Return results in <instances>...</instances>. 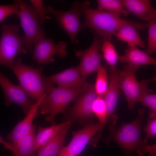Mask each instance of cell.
<instances>
[{
	"label": "cell",
	"instance_id": "obj_1",
	"mask_svg": "<svg viewBox=\"0 0 156 156\" xmlns=\"http://www.w3.org/2000/svg\"><path fill=\"white\" fill-rule=\"evenodd\" d=\"M90 4L88 1L81 3V11L85 17L82 27L91 29L98 37L99 41H111L112 36H115L118 29L125 25H131L142 31L147 27V23L122 19L120 15L93 9Z\"/></svg>",
	"mask_w": 156,
	"mask_h": 156
},
{
	"label": "cell",
	"instance_id": "obj_2",
	"mask_svg": "<svg viewBox=\"0 0 156 156\" xmlns=\"http://www.w3.org/2000/svg\"><path fill=\"white\" fill-rule=\"evenodd\" d=\"M145 112L144 108L140 109L138 116L129 123H123L117 128L116 125L110 124V133L106 139L105 142L110 141L116 143L124 152L125 156H133L135 151H138L145 144L141 137V127Z\"/></svg>",
	"mask_w": 156,
	"mask_h": 156
},
{
	"label": "cell",
	"instance_id": "obj_3",
	"mask_svg": "<svg viewBox=\"0 0 156 156\" xmlns=\"http://www.w3.org/2000/svg\"><path fill=\"white\" fill-rule=\"evenodd\" d=\"M10 68L18 79L19 85L27 95L36 101L43 99L49 112L48 96L43 82V66L34 68L26 65L19 57L16 59Z\"/></svg>",
	"mask_w": 156,
	"mask_h": 156
},
{
	"label": "cell",
	"instance_id": "obj_4",
	"mask_svg": "<svg viewBox=\"0 0 156 156\" xmlns=\"http://www.w3.org/2000/svg\"><path fill=\"white\" fill-rule=\"evenodd\" d=\"M43 84L48 96L49 111L45 120L53 125L56 115L66 111L68 104L80 94L91 88L93 85L86 81L78 89L55 87L50 82L43 80Z\"/></svg>",
	"mask_w": 156,
	"mask_h": 156
},
{
	"label": "cell",
	"instance_id": "obj_5",
	"mask_svg": "<svg viewBox=\"0 0 156 156\" xmlns=\"http://www.w3.org/2000/svg\"><path fill=\"white\" fill-rule=\"evenodd\" d=\"M16 24L3 23L0 38V63L10 68L14 62L18 54L29 53L26 46L25 35L18 34Z\"/></svg>",
	"mask_w": 156,
	"mask_h": 156
},
{
	"label": "cell",
	"instance_id": "obj_6",
	"mask_svg": "<svg viewBox=\"0 0 156 156\" xmlns=\"http://www.w3.org/2000/svg\"><path fill=\"white\" fill-rule=\"evenodd\" d=\"M139 68L126 64L121 70L119 78V88L125 96L128 108L133 112L135 105L141 96L153 91L148 88V83L146 80L139 82L136 79L135 73Z\"/></svg>",
	"mask_w": 156,
	"mask_h": 156
},
{
	"label": "cell",
	"instance_id": "obj_7",
	"mask_svg": "<svg viewBox=\"0 0 156 156\" xmlns=\"http://www.w3.org/2000/svg\"><path fill=\"white\" fill-rule=\"evenodd\" d=\"M21 8L18 18L25 38L26 46L29 53L32 55L33 45L40 38L45 36L40 19L32 5L18 0Z\"/></svg>",
	"mask_w": 156,
	"mask_h": 156
},
{
	"label": "cell",
	"instance_id": "obj_8",
	"mask_svg": "<svg viewBox=\"0 0 156 156\" xmlns=\"http://www.w3.org/2000/svg\"><path fill=\"white\" fill-rule=\"evenodd\" d=\"M81 3L76 1L70 10L65 11L56 10L50 6L46 7L47 14H51L54 16L60 27L67 33L71 43L73 44L79 43L77 36L82 28L80 21V16L82 14Z\"/></svg>",
	"mask_w": 156,
	"mask_h": 156
},
{
	"label": "cell",
	"instance_id": "obj_9",
	"mask_svg": "<svg viewBox=\"0 0 156 156\" xmlns=\"http://www.w3.org/2000/svg\"><path fill=\"white\" fill-rule=\"evenodd\" d=\"M98 96L94 85L79 95L75 100L73 105L67 111V120L81 123L91 121L95 116L92 111L93 104Z\"/></svg>",
	"mask_w": 156,
	"mask_h": 156
},
{
	"label": "cell",
	"instance_id": "obj_10",
	"mask_svg": "<svg viewBox=\"0 0 156 156\" xmlns=\"http://www.w3.org/2000/svg\"><path fill=\"white\" fill-rule=\"evenodd\" d=\"M32 58L38 64L47 65L53 62L55 55L60 57L66 55L67 44L63 41L55 44L52 38L43 37L34 44Z\"/></svg>",
	"mask_w": 156,
	"mask_h": 156
},
{
	"label": "cell",
	"instance_id": "obj_11",
	"mask_svg": "<svg viewBox=\"0 0 156 156\" xmlns=\"http://www.w3.org/2000/svg\"><path fill=\"white\" fill-rule=\"evenodd\" d=\"M0 85L4 98V104L8 106L12 103L20 106L27 114L35 102L26 94L20 86L13 84L2 73H0Z\"/></svg>",
	"mask_w": 156,
	"mask_h": 156
},
{
	"label": "cell",
	"instance_id": "obj_12",
	"mask_svg": "<svg viewBox=\"0 0 156 156\" xmlns=\"http://www.w3.org/2000/svg\"><path fill=\"white\" fill-rule=\"evenodd\" d=\"M99 40L98 37L94 35L92 43L88 48L84 50H74L75 56L80 58V62L78 65L82 78L85 80L102 65V57L98 51Z\"/></svg>",
	"mask_w": 156,
	"mask_h": 156
},
{
	"label": "cell",
	"instance_id": "obj_13",
	"mask_svg": "<svg viewBox=\"0 0 156 156\" xmlns=\"http://www.w3.org/2000/svg\"><path fill=\"white\" fill-rule=\"evenodd\" d=\"M101 129L99 122L85 125L82 129L73 133V138L69 144L66 146L63 147L57 156H63L68 153L77 156Z\"/></svg>",
	"mask_w": 156,
	"mask_h": 156
},
{
	"label": "cell",
	"instance_id": "obj_14",
	"mask_svg": "<svg viewBox=\"0 0 156 156\" xmlns=\"http://www.w3.org/2000/svg\"><path fill=\"white\" fill-rule=\"evenodd\" d=\"M107 70L109 73V80L107 90L102 96L105 105L107 123L117 122V116L115 114L116 107L121 94L118 86L119 78L121 69L112 71L109 68Z\"/></svg>",
	"mask_w": 156,
	"mask_h": 156
},
{
	"label": "cell",
	"instance_id": "obj_15",
	"mask_svg": "<svg viewBox=\"0 0 156 156\" xmlns=\"http://www.w3.org/2000/svg\"><path fill=\"white\" fill-rule=\"evenodd\" d=\"M46 107L43 99L36 101L24 118L19 121L8 134L6 137L7 141L16 143L27 135L34 126L33 122L38 114L39 109L43 111Z\"/></svg>",
	"mask_w": 156,
	"mask_h": 156
},
{
	"label": "cell",
	"instance_id": "obj_16",
	"mask_svg": "<svg viewBox=\"0 0 156 156\" xmlns=\"http://www.w3.org/2000/svg\"><path fill=\"white\" fill-rule=\"evenodd\" d=\"M42 77L43 80L49 81L53 84H57L58 86L68 88H79L86 81L82 78L79 65L49 76L42 75Z\"/></svg>",
	"mask_w": 156,
	"mask_h": 156
},
{
	"label": "cell",
	"instance_id": "obj_17",
	"mask_svg": "<svg viewBox=\"0 0 156 156\" xmlns=\"http://www.w3.org/2000/svg\"><path fill=\"white\" fill-rule=\"evenodd\" d=\"M35 127L18 142L14 143L6 141L0 136V142L4 148L11 151L13 156H31L35 144Z\"/></svg>",
	"mask_w": 156,
	"mask_h": 156
},
{
	"label": "cell",
	"instance_id": "obj_18",
	"mask_svg": "<svg viewBox=\"0 0 156 156\" xmlns=\"http://www.w3.org/2000/svg\"><path fill=\"white\" fill-rule=\"evenodd\" d=\"M125 8L139 19L148 22L156 20V9L148 0H123Z\"/></svg>",
	"mask_w": 156,
	"mask_h": 156
},
{
	"label": "cell",
	"instance_id": "obj_19",
	"mask_svg": "<svg viewBox=\"0 0 156 156\" xmlns=\"http://www.w3.org/2000/svg\"><path fill=\"white\" fill-rule=\"evenodd\" d=\"M73 123L68 120L51 141L39 148L35 156H57L63 147L68 131Z\"/></svg>",
	"mask_w": 156,
	"mask_h": 156
},
{
	"label": "cell",
	"instance_id": "obj_20",
	"mask_svg": "<svg viewBox=\"0 0 156 156\" xmlns=\"http://www.w3.org/2000/svg\"><path fill=\"white\" fill-rule=\"evenodd\" d=\"M125 54L119 56V60L131 66L139 68L141 65L152 64L156 66V59L150 57L144 51L135 46L128 45Z\"/></svg>",
	"mask_w": 156,
	"mask_h": 156
},
{
	"label": "cell",
	"instance_id": "obj_21",
	"mask_svg": "<svg viewBox=\"0 0 156 156\" xmlns=\"http://www.w3.org/2000/svg\"><path fill=\"white\" fill-rule=\"evenodd\" d=\"M67 120L59 124L43 127L39 126L35 139V144L31 156H35L39 148L51 141L59 130L68 122Z\"/></svg>",
	"mask_w": 156,
	"mask_h": 156
},
{
	"label": "cell",
	"instance_id": "obj_22",
	"mask_svg": "<svg viewBox=\"0 0 156 156\" xmlns=\"http://www.w3.org/2000/svg\"><path fill=\"white\" fill-rule=\"evenodd\" d=\"M136 29L131 25H125L118 29L115 36L119 40L127 42L128 45L144 48L145 43Z\"/></svg>",
	"mask_w": 156,
	"mask_h": 156
},
{
	"label": "cell",
	"instance_id": "obj_23",
	"mask_svg": "<svg viewBox=\"0 0 156 156\" xmlns=\"http://www.w3.org/2000/svg\"><path fill=\"white\" fill-rule=\"evenodd\" d=\"M98 44L99 49L102 52L103 57L109 66L110 69L112 71L117 70L116 65L119 56L113 44L109 40L99 41Z\"/></svg>",
	"mask_w": 156,
	"mask_h": 156
},
{
	"label": "cell",
	"instance_id": "obj_24",
	"mask_svg": "<svg viewBox=\"0 0 156 156\" xmlns=\"http://www.w3.org/2000/svg\"><path fill=\"white\" fill-rule=\"evenodd\" d=\"M92 109L93 112L98 118L101 126V129L98 134L93 138L94 142L98 143L101 138L103 129L107 123L106 106L102 96H97L93 103Z\"/></svg>",
	"mask_w": 156,
	"mask_h": 156
},
{
	"label": "cell",
	"instance_id": "obj_25",
	"mask_svg": "<svg viewBox=\"0 0 156 156\" xmlns=\"http://www.w3.org/2000/svg\"><path fill=\"white\" fill-rule=\"evenodd\" d=\"M97 9L127 16L129 12L125 9L123 0H98Z\"/></svg>",
	"mask_w": 156,
	"mask_h": 156
},
{
	"label": "cell",
	"instance_id": "obj_26",
	"mask_svg": "<svg viewBox=\"0 0 156 156\" xmlns=\"http://www.w3.org/2000/svg\"><path fill=\"white\" fill-rule=\"evenodd\" d=\"M96 72L97 76L94 85L95 90L98 96H103L107 90L109 80L106 66L102 65Z\"/></svg>",
	"mask_w": 156,
	"mask_h": 156
},
{
	"label": "cell",
	"instance_id": "obj_27",
	"mask_svg": "<svg viewBox=\"0 0 156 156\" xmlns=\"http://www.w3.org/2000/svg\"><path fill=\"white\" fill-rule=\"evenodd\" d=\"M148 37L146 49L144 51L148 55L156 53V20L148 23Z\"/></svg>",
	"mask_w": 156,
	"mask_h": 156
},
{
	"label": "cell",
	"instance_id": "obj_28",
	"mask_svg": "<svg viewBox=\"0 0 156 156\" xmlns=\"http://www.w3.org/2000/svg\"><path fill=\"white\" fill-rule=\"evenodd\" d=\"M21 8L18 0H14L10 5H0V23L6 18L13 14L18 18Z\"/></svg>",
	"mask_w": 156,
	"mask_h": 156
},
{
	"label": "cell",
	"instance_id": "obj_29",
	"mask_svg": "<svg viewBox=\"0 0 156 156\" xmlns=\"http://www.w3.org/2000/svg\"><path fill=\"white\" fill-rule=\"evenodd\" d=\"M138 101L141 102L144 106L149 108V116L150 118H156V94L146 93L141 96Z\"/></svg>",
	"mask_w": 156,
	"mask_h": 156
},
{
	"label": "cell",
	"instance_id": "obj_30",
	"mask_svg": "<svg viewBox=\"0 0 156 156\" xmlns=\"http://www.w3.org/2000/svg\"><path fill=\"white\" fill-rule=\"evenodd\" d=\"M40 19L41 25L47 19H50V17L47 16V14L46 7L44 6L43 2L41 0H31L30 1Z\"/></svg>",
	"mask_w": 156,
	"mask_h": 156
},
{
	"label": "cell",
	"instance_id": "obj_31",
	"mask_svg": "<svg viewBox=\"0 0 156 156\" xmlns=\"http://www.w3.org/2000/svg\"><path fill=\"white\" fill-rule=\"evenodd\" d=\"M144 130L146 135L143 141L144 143L147 144L149 139L156 136V118L148 119L147 125L144 127Z\"/></svg>",
	"mask_w": 156,
	"mask_h": 156
},
{
	"label": "cell",
	"instance_id": "obj_32",
	"mask_svg": "<svg viewBox=\"0 0 156 156\" xmlns=\"http://www.w3.org/2000/svg\"><path fill=\"white\" fill-rule=\"evenodd\" d=\"M155 151H156V144L151 145L147 143L144 144L137 153L139 156H142L146 153Z\"/></svg>",
	"mask_w": 156,
	"mask_h": 156
},
{
	"label": "cell",
	"instance_id": "obj_33",
	"mask_svg": "<svg viewBox=\"0 0 156 156\" xmlns=\"http://www.w3.org/2000/svg\"><path fill=\"white\" fill-rule=\"evenodd\" d=\"M146 80L148 83L156 81V75L153 78L147 79Z\"/></svg>",
	"mask_w": 156,
	"mask_h": 156
},
{
	"label": "cell",
	"instance_id": "obj_34",
	"mask_svg": "<svg viewBox=\"0 0 156 156\" xmlns=\"http://www.w3.org/2000/svg\"><path fill=\"white\" fill-rule=\"evenodd\" d=\"M149 153L148 156H156V151L151 152Z\"/></svg>",
	"mask_w": 156,
	"mask_h": 156
},
{
	"label": "cell",
	"instance_id": "obj_35",
	"mask_svg": "<svg viewBox=\"0 0 156 156\" xmlns=\"http://www.w3.org/2000/svg\"><path fill=\"white\" fill-rule=\"evenodd\" d=\"M63 156H76L74 154L71 153H67Z\"/></svg>",
	"mask_w": 156,
	"mask_h": 156
}]
</instances>
